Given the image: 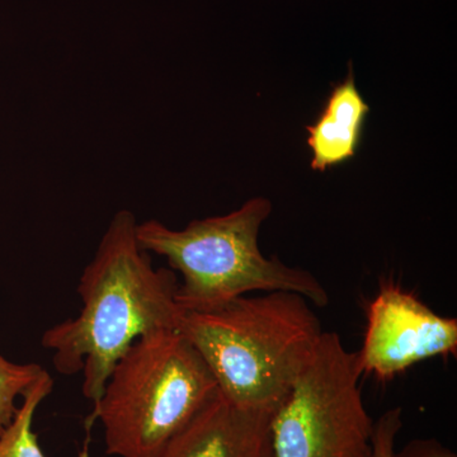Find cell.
<instances>
[{
  "mask_svg": "<svg viewBox=\"0 0 457 457\" xmlns=\"http://www.w3.org/2000/svg\"><path fill=\"white\" fill-rule=\"evenodd\" d=\"M272 212L267 198L246 201L236 212L194 220L174 230L159 220L137 222L144 251L167 258L179 272L176 299L182 311L203 312L252 293L290 291L315 306L329 295L309 270L264 257L258 245L262 224Z\"/></svg>",
  "mask_w": 457,
  "mask_h": 457,
  "instance_id": "obj_3",
  "label": "cell"
},
{
  "mask_svg": "<svg viewBox=\"0 0 457 457\" xmlns=\"http://www.w3.org/2000/svg\"><path fill=\"white\" fill-rule=\"evenodd\" d=\"M403 428V409L395 407L385 411L374 422L371 453L369 457H393L396 437Z\"/></svg>",
  "mask_w": 457,
  "mask_h": 457,
  "instance_id": "obj_11",
  "label": "cell"
},
{
  "mask_svg": "<svg viewBox=\"0 0 457 457\" xmlns=\"http://www.w3.org/2000/svg\"><path fill=\"white\" fill-rule=\"evenodd\" d=\"M456 350L457 319L442 317L389 281L370 303L365 338L356 353L361 374L389 380L418 362Z\"/></svg>",
  "mask_w": 457,
  "mask_h": 457,
  "instance_id": "obj_6",
  "label": "cell"
},
{
  "mask_svg": "<svg viewBox=\"0 0 457 457\" xmlns=\"http://www.w3.org/2000/svg\"><path fill=\"white\" fill-rule=\"evenodd\" d=\"M369 113L370 106L350 68L347 77L328 96L318 119L306 128V141L312 153V170L326 171L353 158L359 152Z\"/></svg>",
  "mask_w": 457,
  "mask_h": 457,
  "instance_id": "obj_8",
  "label": "cell"
},
{
  "mask_svg": "<svg viewBox=\"0 0 457 457\" xmlns=\"http://www.w3.org/2000/svg\"><path fill=\"white\" fill-rule=\"evenodd\" d=\"M46 372L38 363H14L0 354V435L11 425L17 411V399Z\"/></svg>",
  "mask_w": 457,
  "mask_h": 457,
  "instance_id": "obj_10",
  "label": "cell"
},
{
  "mask_svg": "<svg viewBox=\"0 0 457 457\" xmlns=\"http://www.w3.org/2000/svg\"><path fill=\"white\" fill-rule=\"evenodd\" d=\"M53 389V378L46 371L26 393L11 425L0 435V457H46L33 431V420Z\"/></svg>",
  "mask_w": 457,
  "mask_h": 457,
  "instance_id": "obj_9",
  "label": "cell"
},
{
  "mask_svg": "<svg viewBox=\"0 0 457 457\" xmlns=\"http://www.w3.org/2000/svg\"><path fill=\"white\" fill-rule=\"evenodd\" d=\"M393 457H457L450 447L436 438H416L404 445L402 450L394 451Z\"/></svg>",
  "mask_w": 457,
  "mask_h": 457,
  "instance_id": "obj_12",
  "label": "cell"
},
{
  "mask_svg": "<svg viewBox=\"0 0 457 457\" xmlns=\"http://www.w3.org/2000/svg\"><path fill=\"white\" fill-rule=\"evenodd\" d=\"M179 332L203 357L225 399L275 413L324 330L302 295L270 291L209 311H183Z\"/></svg>",
  "mask_w": 457,
  "mask_h": 457,
  "instance_id": "obj_2",
  "label": "cell"
},
{
  "mask_svg": "<svg viewBox=\"0 0 457 457\" xmlns=\"http://www.w3.org/2000/svg\"><path fill=\"white\" fill-rule=\"evenodd\" d=\"M218 393L203 357L179 330L150 333L114 366L87 418V441L101 422L107 455L156 457Z\"/></svg>",
  "mask_w": 457,
  "mask_h": 457,
  "instance_id": "obj_4",
  "label": "cell"
},
{
  "mask_svg": "<svg viewBox=\"0 0 457 457\" xmlns=\"http://www.w3.org/2000/svg\"><path fill=\"white\" fill-rule=\"evenodd\" d=\"M272 414L237 407L218 393L156 457H273Z\"/></svg>",
  "mask_w": 457,
  "mask_h": 457,
  "instance_id": "obj_7",
  "label": "cell"
},
{
  "mask_svg": "<svg viewBox=\"0 0 457 457\" xmlns=\"http://www.w3.org/2000/svg\"><path fill=\"white\" fill-rule=\"evenodd\" d=\"M356 352L323 332L270 418L273 457H369L374 420L363 404Z\"/></svg>",
  "mask_w": 457,
  "mask_h": 457,
  "instance_id": "obj_5",
  "label": "cell"
},
{
  "mask_svg": "<svg viewBox=\"0 0 457 457\" xmlns=\"http://www.w3.org/2000/svg\"><path fill=\"white\" fill-rule=\"evenodd\" d=\"M137 222L130 210L114 213L80 276L79 314L45 330L41 338L59 374L83 372V396L93 409L125 352L141 337L179 330L183 314L176 272L155 269L137 240Z\"/></svg>",
  "mask_w": 457,
  "mask_h": 457,
  "instance_id": "obj_1",
  "label": "cell"
}]
</instances>
